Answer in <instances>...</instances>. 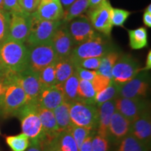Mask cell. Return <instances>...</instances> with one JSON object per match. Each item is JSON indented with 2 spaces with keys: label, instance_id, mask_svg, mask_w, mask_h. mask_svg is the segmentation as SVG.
<instances>
[{
  "label": "cell",
  "instance_id": "obj_45",
  "mask_svg": "<svg viewBox=\"0 0 151 151\" xmlns=\"http://www.w3.org/2000/svg\"><path fill=\"white\" fill-rule=\"evenodd\" d=\"M25 151H42L41 143L39 141H30L29 146Z\"/></svg>",
  "mask_w": 151,
  "mask_h": 151
},
{
  "label": "cell",
  "instance_id": "obj_31",
  "mask_svg": "<svg viewBox=\"0 0 151 151\" xmlns=\"http://www.w3.org/2000/svg\"><path fill=\"white\" fill-rule=\"evenodd\" d=\"M5 140L12 151H25L30 144L29 139L23 133L7 136L5 137Z\"/></svg>",
  "mask_w": 151,
  "mask_h": 151
},
{
  "label": "cell",
  "instance_id": "obj_29",
  "mask_svg": "<svg viewBox=\"0 0 151 151\" xmlns=\"http://www.w3.org/2000/svg\"><path fill=\"white\" fill-rule=\"evenodd\" d=\"M96 94L97 93L94 89L92 82L86 80L79 81L78 88V101L90 104H95Z\"/></svg>",
  "mask_w": 151,
  "mask_h": 151
},
{
  "label": "cell",
  "instance_id": "obj_20",
  "mask_svg": "<svg viewBox=\"0 0 151 151\" xmlns=\"http://www.w3.org/2000/svg\"><path fill=\"white\" fill-rule=\"evenodd\" d=\"M37 112L42 125L43 134L46 138L45 141H51L55 139L61 132L58 127L52 111L42 108L37 104Z\"/></svg>",
  "mask_w": 151,
  "mask_h": 151
},
{
  "label": "cell",
  "instance_id": "obj_38",
  "mask_svg": "<svg viewBox=\"0 0 151 151\" xmlns=\"http://www.w3.org/2000/svg\"><path fill=\"white\" fill-rule=\"evenodd\" d=\"M92 151H109V141L97 134L92 138Z\"/></svg>",
  "mask_w": 151,
  "mask_h": 151
},
{
  "label": "cell",
  "instance_id": "obj_14",
  "mask_svg": "<svg viewBox=\"0 0 151 151\" xmlns=\"http://www.w3.org/2000/svg\"><path fill=\"white\" fill-rule=\"evenodd\" d=\"M32 14H10L9 34L6 39L25 43L29 35Z\"/></svg>",
  "mask_w": 151,
  "mask_h": 151
},
{
  "label": "cell",
  "instance_id": "obj_43",
  "mask_svg": "<svg viewBox=\"0 0 151 151\" xmlns=\"http://www.w3.org/2000/svg\"><path fill=\"white\" fill-rule=\"evenodd\" d=\"M42 151H60L55 141V139L51 141H45L41 143Z\"/></svg>",
  "mask_w": 151,
  "mask_h": 151
},
{
  "label": "cell",
  "instance_id": "obj_40",
  "mask_svg": "<svg viewBox=\"0 0 151 151\" xmlns=\"http://www.w3.org/2000/svg\"><path fill=\"white\" fill-rule=\"evenodd\" d=\"M40 0H18L19 5L24 13L32 14L37 10Z\"/></svg>",
  "mask_w": 151,
  "mask_h": 151
},
{
  "label": "cell",
  "instance_id": "obj_2",
  "mask_svg": "<svg viewBox=\"0 0 151 151\" xmlns=\"http://www.w3.org/2000/svg\"><path fill=\"white\" fill-rule=\"evenodd\" d=\"M6 83L5 93L0 102V116L4 118L17 116L20 111L27 104L25 92L14 81L4 78Z\"/></svg>",
  "mask_w": 151,
  "mask_h": 151
},
{
  "label": "cell",
  "instance_id": "obj_22",
  "mask_svg": "<svg viewBox=\"0 0 151 151\" xmlns=\"http://www.w3.org/2000/svg\"><path fill=\"white\" fill-rule=\"evenodd\" d=\"M75 73V67L71 58L58 60L55 62L56 85H62Z\"/></svg>",
  "mask_w": 151,
  "mask_h": 151
},
{
  "label": "cell",
  "instance_id": "obj_13",
  "mask_svg": "<svg viewBox=\"0 0 151 151\" xmlns=\"http://www.w3.org/2000/svg\"><path fill=\"white\" fill-rule=\"evenodd\" d=\"M116 110L132 122L145 111L150 109L148 101L143 98H124L116 99Z\"/></svg>",
  "mask_w": 151,
  "mask_h": 151
},
{
  "label": "cell",
  "instance_id": "obj_26",
  "mask_svg": "<svg viewBox=\"0 0 151 151\" xmlns=\"http://www.w3.org/2000/svg\"><path fill=\"white\" fill-rule=\"evenodd\" d=\"M80 79L78 78L76 72L69 77L67 81L62 84L65 101L68 103L73 101H78L79 98L78 95V88Z\"/></svg>",
  "mask_w": 151,
  "mask_h": 151
},
{
  "label": "cell",
  "instance_id": "obj_5",
  "mask_svg": "<svg viewBox=\"0 0 151 151\" xmlns=\"http://www.w3.org/2000/svg\"><path fill=\"white\" fill-rule=\"evenodd\" d=\"M61 20H41L32 14V22L29 35L25 43L27 47L51 41L56 30L61 25Z\"/></svg>",
  "mask_w": 151,
  "mask_h": 151
},
{
  "label": "cell",
  "instance_id": "obj_30",
  "mask_svg": "<svg viewBox=\"0 0 151 151\" xmlns=\"http://www.w3.org/2000/svg\"><path fill=\"white\" fill-rule=\"evenodd\" d=\"M118 97V85L115 83L113 80L105 89L99 92L96 94L95 104L97 107H99L102 104L110 101L112 99H116Z\"/></svg>",
  "mask_w": 151,
  "mask_h": 151
},
{
  "label": "cell",
  "instance_id": "obj_23",
  "mask_svg": "<svg viewBox=\"0 0 151 151\" xmlns=\"http://www.w3.org/2000/svg\"><path fill=\"white\" fill-rule=\"evenodd\" d=\"M60 131H69L72 127L69 114V103L64 101L52 111Z\"/></svg>",
  "mask_w": 151,
  "mask_h": 151
},
{
  "label": "cell",
  "instance_id": "obj_16",
  "mask_svg": "<svg viewBox=\"0 0 151 151\" xmlns=\"http://www.w3.org/2000/svg\"><path fill=\"white\" fill-rule=\"evenodd\" d=\"M132 122L118 111H115L111 118L107 139L118 143L130 132Z\"/></svg>",
  "mask_w": 151,
  "mask_h": 151
},
{
  "label": "cell",
  "instance_id": "obj_41",
  "mask_svg": "<svg viewBox=\"0 0 151 151\" xmlns=\"http://www.w3.org/2000/svg\"><path fill=\"white\" fill-rule=\"evenodd\" d=\"M75 72L80 80H86L90 82H92L97 73V71L89 70L78 67H75Z\"/></svg>",
  "mask_w": 151,
  "mask_h": 151
},
{
  "label": "cell",
  "instance_id": "obj_49",
  "mask_svg": "<svg viewBox=\"0 0 151 151\" xmlns=\"http://www.w3.org/2000/svg\"><path fill=\"white\" fill-rule=\"evenodd\" d=\"M74 1H76V0H60V2H61V4L62 6V7H63L64 10H65V9H67Z\"/></svg>",
  "mask_w": 151,
  "mask_h": 151
},
{
  "label": "cell",
  "instance_id": "obj_10",
  "mask_svg": "<svg viewBox=\"0 0 151 151\" xmlns=\"http://www.w3.org/2000/svg\"><path fill=\"white\" fill-rule=\"evenodd\" d=\"M141 71L139 62L129 54L120 55L113 66L112 80L118 85L125 83L132 80Z\"/></svg>",
  "mask_w": 151,
  "mask_h": 151
},
{
  "label": "cell",
  "instance_id": "obj_18",
  "mask_svg": "<svg viewBox=\"0 0 151 151\" xmlns=\"http://www.w3.org/2000/svg\"><path fill=\"white\" fill-rule=\"evenodd\" d=\"M65 101L62 85H55L41 90L37 99V104L42 108L53 111Z\"/></svg>",
  "mask_w": 151,
  "mask_h": 151
},
{
  "label": "cell",
  "instance_id": "obj_15",
  "mask_svg": "<svg viewBox=\"0 0 151 151\" xmlns=\"http://www.w3.org/2000/svg\"><path fill=\"white\" fill-rule=\"evenodd\" d=\"M51 42L58 60L69 58L76 46L66 24H62L56 30Z\"/></svg>",
  "mask_w": 151,
  "mask_h": 151
},
{
  "label": "cell",
  "instance_id": "obj_52",
  "mask_svg": "<svg viewBox=\"0 0 151 151\" xmlns=\"http://www.w3.org/2000/svg\"><path fill=\"white\" fill-rule=\"evenodd\" d=\"M4 10V0H0V11Z\"/></svg>",
  "mask_w": 151,
  "mask_h": 151
},
{
  "label": "cell",
  "instance_id": "obj_47",
  "mask_svg": "<svg viewBox=\"0 0 151 151\" xmlns=\"http://www.w3.org/2000/svg\"><path fill=\"white\" fill-rule=\"evenodd\" d=\"M6 88V83L4 81V78H0V102H1L4 94L5 93Z\"/></svg>",
  "mask_w": 151,
  "mask_h": 151
},
{
  "label": "cell",
  "instance_id": "obj_44",
  "mask_svg": "<svg viewBox=\"0 0 151 151\" xmlns=\"http://www.w3.org/2000/svg\"><path fill=\"white\" fill-rule=\"evenodd\" d=\"M94 134H95V131H93L85 139L83 143H82L80 148H79V151H92V140Z\"/></svg>",
  "mask_w": 151,
  "mask_h": 151
},
{
  "label": "cell",
  "instance_id": "obj_21",
  "mask_svg": "<svg viewBox=\"0 0 151 151\" xmlns=\"http://www.w3.org/2000/svg\"><path fill=\"white\" fill-rule=\"evenodd\" d=\"M116 99L104 103L98 107L99 111V117H98V124L97 128V134L107 138L108 136V129L111 118L113 113L116 111Z\"/></svg>",
  "mask_w": 151,
  "mask_h": 151
},
{
  "label": "cell",
  "instance_id": "obj_51",
  "mask_svg": "<svg viewBox=\"0 0 151 151\" xmlns=\"http://www.w3.org/2000/svg\"><path fill=\"white\" fill-rule=\"evenodd\" d=\"M5 76V73L2 67H1V65H0V78H4Z\"/></svg>",
  "mask_w": 151,
  "mask_h": 151
},
{
  "label": "cell",
  "instance_id": "obj_4",
  "mask_svg": "<svg viewBox=\"0 0 151 151\" xmlns=\"http://www.w3.org/2000/svg\"><path fill=\"white\" fill-rule=\"evenodd\" d=\"M109 37L100 34L91 40L76 45L69 58L71 60L102 58L108 52L116 50Z\"/></svg>",
  "mask_w": 151,
  "mask_h": 151
},
{
  "label": "cell",
  "instance_id": "obj_9",
  "mask_svg": "<svg viewBox=\"0 0 151 151\" xmlns=\"http://www.w3.org/2000/svg\"><path fill=\"white\" fill-rule=\"evenodd\" d=\"M27 48L29 49V67L36 72L39 73L45 67L58 60L51 41Z\"/></svg>",
  "mask_w": 151,
  "mask_h": 151
},
{
  "label": "cell",
  "instance_id": "obj_53",
  "mask_svg": "<svg viewBox=\"0 0 151 151\" xmlns=\"http://www.w3.org/2000/svg\"><path fill=\"white\" fill-rule=\"evenodd\" d=\"M145 11H147V12H148L149 14H151V5L149 4L148 6L146 7V9H145Z\"/></svg>",
  "mask_w": 151,
  "mask_h": 151
},
{
  "label": "cell",
  "instance_id": "obj_19",
  "mask_svg": "<svg viewBox=\"0 0 151 151\" xmlns=\"http://www.w3.org/2000/svg\"><path fill=\"white\" fill-rule=\"evenodd\" d=\"M63 14L60 0H40L37 10L32 14L37 18L46 20H61Z\"/></svg>",
  "mask_w": 151,
  "mask_h": 151
},
{
  "label": "cell",
  "instance_id": "obj_39",
  "mask_svg": "<svg viewBox=\"0 0 151 151\" xmlns=\"http://www.w3.org/2000/svg\"><path fill=\"white\" fill-rule=\"evenodd\" d=\"M111 80L112 79L104 76L97 73L92 81V86L94 87V89L95 90L96 93H99V92L102 91L104 89H105L110 83Z\"/></svg>",
  "mask_w": 151,
  "mask_h": 151
},
{
  "label": "cell",
  "instance_id": "obj_12",
  "mask_svg": "<svg viewBox=\"0 0 151 151\" xmlns=\"http://www.w3.org/2000/svg\"><path fill=\"white\" fill-rule=\"evenodd\" d=\"M75 45L84 43L100 35L92 27L89 18L83 14L66 24Z\"/></svg>",
  "mask_w": 151,
  "mask_h": 151
},
{
  "label": "cell",
  "instance_id": "obj_24",
  "mask_svg": "<svg viewBox=\"0 0 151 151\" xmlns=\"http://www.w3.org/2000/svg\"><path fill=\"white\" fill-rule=\"evenodd\" d=\"M89 8V0H76L69 7L64 10L61 20L62 24H67L77 17L84 14Z\"/></svg>",
  "mask_w": 151,
  "mask_h": 151
},
{
  "label": "cell",
  "instance_id": "obj_37",
  "mask_svg": "<svg viewBox=\"0 0 151 151\" xmlns=\"http://www.w3.org/2000/svg\"><path fill=\"white\" fill-rule=\"evenodd\" d=\"M9 21L10 14L6 11H0V46L8 37Z\"/></svg>",
  "mask_w": 151,
  "mask_h": 151
},
{
  "label": "cell",
  "instance_id": "obj_50",
  "mask_svg": "<svg viewBox=\"0 0 151 151\" xmlns=\"http://www.w3.org/2000/svg\"><path fill=\"white\" fill-rule=\"evenodd\" d=\"M103 1H104V0H89V8L95 6H97L99 4L102 2Z\"/></svg>",
  "mask_w": 151,
  "mask_h": 151
},
{
  "label": "cell",
  "instance_id": "obj_25",
  "mask_svg": "<svg viewBox=\"0 0 151 151\" xmlns=\"http://www.w3.org/2000/svg\"><path fill=\"white\" fill-rule=\"evenodd\" d=\"M129 46L132 50H140L148 46V32L146 27L127 29Z\"/></svg>",
  "mask_w": 151,
  "mask_h": 151
},
{
  "label": "cell",
  "instance_id": "obj_7",
  "mask_svg": "<svg viewBox=\"0 0 151 151\" xmlns=\"http://www.w3.org/2000/svg\"><path fill=\"white\" fill-rule=\"evenodd\" d=\"M5 79L14 81L22 88L27 98V103H37L41 90L39 73L32 70L29 67L16 74H8Z\"/></svg>",
  "mask_w": 151,
  "mask_h": 151
},
{
  "label": "cell",
  "instance_id": "obj_27",
  "mask_svg": "<svg viewBox=\"0 0 151 151\" xmlns=\"http://www.w3.org/2000/svg\"><path fill=\"white\" fill-rule=\"evenodd\" d=\"M120 56V53L116 50H113L106 54L101 58L100 65L97 70V72L104 76L112 79L111 71L113 66Z\"/></svg>",
  "mask_w": 151,
  "mask_h": 151
},
{
  "label": "cell",
  "instance_id": "obj_46",
  "mask_svg": "<svg viewBox=\"0 0 151 151\" xmlns=\"http://www.w3.org/2000/svg\"><path fill=\"white\" fill-rule=\"evenodd\" d=\"M143 21L145 25L148 27H151V14L145 11L143 16Z\"/></svg>",
  "mask_w": 151,
  "mask_h": 151
},
{
  "label": "cell",
  "instance_id": "obj_34",
  "mask_svg": "<svg viewBox=\"0 0 151 151\" xmlns=\"http://www.w3.org/2000/svg\"><path fill=\"white\" fill-rule=\"evenodd\" d=\"M132 12L122 9L111 8V18L113 26L123 27L124 22L127 20Z\"/></svg>",
  "mask_w": 151,
  "mask_h": 151
},
{
  "label": "cell",
  "instance_id": "obj_35",
  "mask_svg": "<svg viewBox=\"0 0 151 151\" xmlns=\"http://www.w3.org/2000/svg\"><path fill=\"white\" fill-rule=\"evenodd\" d=\"M93 131H95V130H91L88 129V128L78 127V126L73 125V124L72 127H71V129H69V132H70L71 136H72L73 139H74L78 149L80 148L81 146L83 143L85 139Z\"/></svg>",
  "mask_w": 151,
  "mask_h": 151
},
{
  "label": "cell",
  "instance_id": "obj_8",
  "mask_svg": "<svg viewBox=\"0 0 151 151\" xmlns=\"http://www.w3.org/2000/svg\"><path fill=\"white\" fill-rule=\"evenodd\" d=\"M111 8L110 1L104 0L95 6L89 8L88 11V18L94 29L106 37H110L113 27L111 18Z\"/></svg>",
  "mask_w": 151,
  "mask_h": 151
},
{
  "label": "cell",
  "instance_id": "obj_28",
  "mask_svg": "<svg viewBox=\"0 0 151 151\" xmlns=\"http://www.w3.org/2000/svg\"><path fill=\"white\" fill-rule=\"evenodd\" d=\"M150 146L129 134L118 143L116 151H148Z\"/></svg>",
  "mask_w": 151,
  "mask_h": 151
},
{
  "label": "cell",
  "instance_id": "obj_33",
  "mask_svg": "<svg viewBox=\"0 0 151 151\" xmlns=\"http://www.w3.org/2000/svg\"><path fill=\"white\" fill-rule=\"evenodd\" d=\"M55 62L45 67L39 72V81L41 90L56 85Z\"/></svg>",
  "mask_w": 151,
  "mask_h": 151
},
{
  "label": "cell",
  "instance_id": "obj_32",
  "mask_svg": "<svg viewBox=\"0 0 151 151\" xmlns=\"http://www.w3.org/2000/svg\"><path fill=\"white\" fill-rule=\"evenodd\" d=\"M55 141L60 151H79L69 130L60 132L55 138Z\"/></svg>",
  "mask_w": 151,
  "mask_h": 151
},
{
  "label": "cell",
  "instance_id": "obj_1",
  "mask_svg": "<svg viewBox=\"0 0 151 151\" xmlns=\"http://www.w3.org/2000/svg\"><path fill=\"white\" fill-rule=\"evenodd\" d=\"M0 65L5 76L16 74L29 67V49L23 43L6 39L0 46Z\"/></svg>",
  "mask_w": 151,
  "mask_h": 151
},
{
  "label": "cell",
  "instance_id": "obj_48",
  "mask_svg": "<svg viewBox=\"0 0 151 151\" xmlns=\"http://www.w3.org/2000/svg\"><path fill=\"white\" fill-rule=\"evenodd\" d=\"M151 69V51L148 52L147 55L146 66L144 68H141V71H149Z\"/></svg>",
  "mask_w": 151,
  "mask_h": 151
},
{
  "label": "cell",
  "instance_id": "obj_3",
  "mask_svg": "<svg viewBox=\"0 0 151 151\" xmlns=\"http://www.w3.org/2000/svg\"><path fill=\"white\" fill-rule=\"evenodd\" d=\"M16 117L21 123L22 133L27 136L30 141H39L41 143L46 140L37 112V103L26 104Z\"/></svg>",
  "mask_w": 151,
  "mask_h": 151
},
{
  "label": "cell",
  "instance_id": "obj_11",
  "mask_svg": "<svg viewBox=\"0 0 151 151\" xmlns=\"http://www.w3.org/2000/svg\"><path fill=\"white\" fill-rule=\"evenodd\" d=\"M150 86L148 71H141L132 80L118 85V97L124 98H143L147 97Z\"/></svg>",
  "mask_w": 151,
  "mask_h": 151
},
{
  "label": "cell",
  "instance_id": "obj_54",
  "mask_svg": "<svg viewBox=\"0 0 151 151\" xmlns=\"http://www.w3.org/2000/svg\"><path fill=\"white\" fill-rule=\"evenodd\" d=\"M0 134H1V131H0Z\"/></svg>",
  "mask_w": 151,
  "mask_h": 151
},
{
  "label": "cell",
  "instance_id": "obj_36",
  "mask_svg": "<svg viewBox=\"0 0 151 151\" xmlns=\"http://www.w3.org/2000/svg\"><path fill=\"white\" fill-rule=\"evenodd\" d=\"M101 58H90L81 60H71L74 67L97 71L100 65Z\"/></svg>",
  "mask_w": 151,
  "mask_h": 151
},
{
  "label": "cell",
  "instance_id": "obj_6",
  "mask_svg": "<svg viewBox=\"0 0 151 151\" xmlns=\"http://www.w3.org/2000/svg\"><path fill=\"white\" fill-rule=\"evenodd\" d=\"M69 114L73 125L97 130L99 111L95 104L82 101L69 103Z\"/></svg>",
  "mask_w": 151,
  "mask_h": 151
},
{
  "label": "cell",
  "instance_id": "obj_17",
  "mask_svg": "<svg viewBox=\"0 0 151 151\" xmlns=\"http://www.w3.org/2000/svg\"><path fill=\"white\" fill-rule=\"evenodd\" d=\"M131 134L138 140L150 146L151 141V117L150 109L134 120L131 123L130 132Z\"/></svg>",
  "mask_w": 151,
  "mask_h": 151
},
{
  "label": "cell",
  "instance_id": "obj_42",
  "mask_svg": "<svg viewBox=\"0 0 151 151\" xmlns=\"http://www.w3.org/2000/svg\"><path fill=\"white\" fill-rule=\"evenodd\" d=\"M4 11L9 14L24 13L19 5L18 0H4Z\"/></svg>",
  "mask_w": 151,
  "mask_h": 151
}]
</instances>
